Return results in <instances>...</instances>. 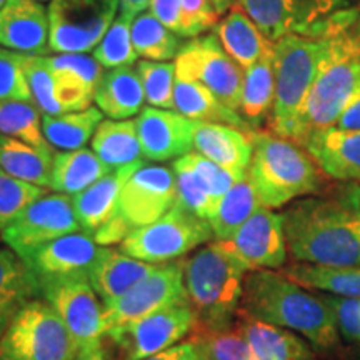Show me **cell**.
Returning a JSON list of instances; mask_svg holds the SVG:
<instances>
[{"label":"cell","mask_w":360,"mask_h":360,"mask_svg":"<svg viewBox=\"0 0 360 360\" xmlns=\"http://www.w3.org/2000/svg\"><path fill=\"white\" fill-rule=\"evenodd\" d=\"M132 42L139 57L154 62H169L177 57L182 49L179 35L169 30L150 11L142 12L134 19Z\"/></svg>","instance_id":"cell-38"},{"label":"cell","mask_w":360,"mask_h":360,"mask_svg":"<svg viewBox=\"0 0 360 360\" xmlns=\"http://www.w3.org/2000/svg\"><path fill=\"white\" fill-rule=\"evenodd\" d=\"M146 360H209L204 344L200 339L182 342V344L174 345L162 352L152 355Z\"/></svg>","instance_id":"cell-50"},{"label":"cell","mask_w":360,"mask_h":360,"mask_svg":"<svg viewBox=\"0 0 360 360\" xmlns=\"http://www.w3.org/2000/svg\"><path fill=\"white\" fill-rule=\"evenodd\" d=\"M103 247L82 231L69 233L37 249L24 262L39 285L52 282L89 281V274Z\"/></svg>","instance_id":"cell-18"},{"label":"cell","mask_w":360,"mask_h":360,"mask_svg":"<svg viewBox=\"0 0 360 360\" xmlns=\"http://www.w3.org/2000/svg\"><path fill=\"white\" fill-rule=\"evenodd\" d=\"M42 112L34 102H0V135L53 154L42 130Z\"/></svg>","instance_id":"cell-39"},{"label":"cell","mask_w":360,"mask_h":360,"mask_svg":"<svg viewBox=\"0 0 360 360\" xmlns=\"http://www.w3.org/2000/svg\"><path fill=\"white\" fill-rule=\"evenodd\" d=\"M195 327L191 300L169 305L141 321L110 332L109 337L124 350L125 360H146L174 347Z\"/></svg>","instance_id":"cell-17"},{"label":"cell","mask_w":360,"mask_h":360,"mask_svg":"<svg viewBox=\"0 0 360 360\" xmlns=\"http://www.w3.org/2000/svg\"><path fill=\"white\" fill-rule=\"evenodd\" d=\"M0 360H77V349L57 310L37 297L0 337Z\"/></svg>","instance_id":"cell-9"},{"label":"cell","mask_w":360,"mask_h":360,"mask_svg":"<svg viewBox=\"0 0 360 360\" xmlns=\"http://www.w3.org/2000/svg\"><path fill=\"white\" fill-rule=\"evenodd\" d=\"M247 177L267 209H281L330 187L328 177L304 147L270 132H252Z\"/></svg>","instance_id":"cell-5"},{"label":"cell","mask_w":360,"mask_h":360,"mask_svg":"<svg viewBox=\"0 0 360 360\" xmlns=\"http://www.w3.org/2000/svg\"><path fill=\"white\" fill-rule=\"evenodd\" d=\"M27 53L0 49V102H34L27 80Z\"/></svg>","instance_id":"cell-44"},{"label":"cell","mask_w":360,"mask_h":360,"mask_svg":"<svg viewBox=\"0 0 360 360\" xmlns=\"http://www.w3.org/2000/svg\"><path fill=\"white\" fill-rule=\"evenodd\" d=\"M44 195V187L12 177L0 169V232L19 217L32 202Z\"/></svg>","instance_id":"cell-43"},{"label":"cell","mask_w":360,"mask_h":360,"mask_svg":"<svg viewBox=\"0 0 360 360\" xmlns=\"http://www.w3.org/2000/svg\"><path fill=\"white\" fill-rule=\"evenodd\" d=\"M35 2H51V0H35Z\"/></svg>","instance_id":"cell-55"},{"label":"cell","mask_w":360,"mask_h":360,"mask_svg":"<svg viewBox=\"0 0 360 360\" xmlns=\"http://www.w3.org/2000/svg\"><path fill=\"white\" fill-rule=\"evenodd\" d=\"M142 155L148 160L180 159L193 150L197 120L187 119L177 110L147 107L135 119Z\"/></svg>","instance_id":"cell-20"},{"label":"cell","mask_w":360,"mask_h":360,"mask_svg":"<svg viewBox=\"0 0 360 360\" xmlns=\"http://www.w3.org/2000/svg\"><path fill=\"white\" fill-rule=\"evenodd\" d=\"M184 37H199L212 27H217L220 13L212 0H182Z\"/></svg>","instance_id":"cell-48"},{"label":"cell","mask_w":360,"mask_h":360,"mask_svg":"<svg viewBox=\"0 0 360 360\" xmlns=\"http://www.w3.org/2000/svg\"><path fill=\"white\" fill-rule=\"evenodd\" d=\"M199 339L209 360H259L236 326L217 334L199 335Z\"/></svg>","instance_id":"cell-45"},{"label":"cell","mask_w":360,"mask_h":360,"mask_svg":"<svg viewBox=\"0 0 360 360\" xmlns=\"http://www.w3.org/2000/svg\"><path fill=\"white\" fill-rule=\"evenodd\" d=\"M182 160L186 162L188 167H192L197 174L200 175V179L207 184V187L210 188V192L214 193V197L217 200L222 199V197L231 191V187L237 180H240L237 175H233L229 170L215 164V162L205 159L204 155H200L199 152L192 150L188 154L182 155Z\"/></svg>","instance_id":"cell-46"},{"label":"cell","mask_w":360,"mask_h":360,"mask_svg":"<svg viewBox=\"0 0 360 360\" xmlns=\"http://www.w3.org/2000/svg\"><path fill=\"white\" fill-rule=\"evenodd\" d=\"M304 148L328 179L360 182V130L326 129L310 135Z\"/></svg>","instance_id":"cell-23"},{"label":"cell","mask_w":360,"mask_h":360,"mask_svg":"<svg viewBox=\"0 0 360 360\" xmlns=\"http://www.w3.org/2000/svg\"><path fill=\"white\" fill-rule=\"evenodd\" d=\"M274 102H276V72H274V56H269L244 70L238 114L250 125L252 130L259 129L269 122Z\"/></svg>","instance_id":"cell-31"},{"label":"cell","mask_w":360,"mask_h":360,"mask_svg":"<svg viewBox=\"0 0 360 360\" xmlns=\"http://www.w3.org/2000/svg\"><path fill=\"white\" fill-rule=\"evenodd\" d=\"M109 165L89 148L58 152L53 155L51 188L56 193L75 195L110 172Z\"/></svg>","instance_id":"cell-32"},{"label":"cell","mask_w":360,"mask_h":360,"mask_svg":"<svg viewBox=\"0 0 360 360\" xmlns=\"http://www.w3.org/2000/svg\"><path fill=\"white\" fill-rule=\"evenodd\" d=\"M327 49L300 122L299 146L310 135L334 127L360 87V6L345 8L326 30Z\"/></svg>","instance_id":"cell-3"},{"label":"cell","mask_w":360,"mask_h":360,"mask_svg":"<svg viewBox=\"0 0 360 360\" xmlns=\"http://www.w3.org/2000/svg\"><path fill=\"white\" fill-rule=\"evenodd\" d=\"M212 2L215 8H217V12L222 15V13L229 12L236 4H238V0H212Z\"/></svg>","instance_id":"cell-53"},{"label":"cell","mask_w":360,"mask_h":360,"mask_svg":"<svg viewBox=\"0 0 360 360\" xmlns=\"http://www.w3.org/2000/svg\"><path fill=\"white\" fill-rule=\"evenodd\" d=\"M159 267L155 264L134 259L124 252L103 247L89 274V282L96 294L109 304L134 289L137 283Z\"/></svg>","instance_id":"cell-25"},{"label":"cell","mask_w":360,"mask_h":360,"mask_svg":"<svg viewBox=\"0 0 360 360\" xmlns=\"http://www.w3.org/2000/svg\"><path fill=\"white\" fill-rule=\"evenodd\" d=\"M321 297L334 315L339 334L347 340L360 342V297Z\"/></svg>","instance_id":"cell-47"},{"label":"cell","mask_w":360,"mask_h":360,"mask_svg":"<svg viewBox=\"0 0 360 360\" xmlns=\"http://www.w3.org/2000/svg\"><path fill=\"white\" fill-rule=\"evenodd\" d=\"M6 2H7V0H0V8L4 7V4H6Z\"/></svg>","instance_id":"cell-54"},{"label":"cell","mask_w":360,"mask_h":360,"mask_svg":"<svg viewBox=\"0 0 360 360\" xmlns=\"http://www.w3.org/2000/svg\"><path fill=\"white\" fill-rule=\"evenodd\" d=\"M227 242L252 272L281 269L287 260L283 217L267 207H260Z\"/></svg>","instance_id":"cell-19"},{"label":"cell","mask_w":360,"mask_h":360,"mask_svg":"<svg viewBox=\"0 0 360 360\" xmlns=\"http://www.w3.org/2000/svg\"><path fill=\"white\" fill-rule=\"evenodd\" d=\"M327 49L326 35H287L274 45L276 102L267 127L277 137L299 146L300 122Z\"/></svg>","instance_id":"cell-6"},{"label":"cell","mask_w":360,"mask_h":360,"mask_svg":"<svg viewBox=\"0 0 360 360\" xmlns=\"http://www.w3.org/2000/svg\"><path fill=\"white\" fill-rule=\"evenodd\" d=\"M148 11L169 30H172L179 37H184L182 0H152Z\"/></svg>","instance_id":"cell-49"},{"label":"cell","mask_w":360,"mask_h":360,"mask_svg":"<svg viewBox=\"0 0 360 360\" xmlns=\"http://www.w3.org/2000/svg\"><path fill=\"white\" fill-rule=\"evenodd\" d=\"M359 6H360V0H359Z\"/></svg>","instance_id":"cell-56"},{"label":"cell","mask_w":360,"mask_h":360,"mask_svg":"<svg viewBox=\"0 0 360 360\" xmlns=\"http://www.w3.org/2000/svg\"><path fill=\"white\" fill-rule=\"evenodd\" d=\"M193 150L244 179L252 160V134L227 124L197 122Z\"/></svg>","instance_id":"cell-24"},{"label":"cell","mask_w":360,"mask_h":360,"mask_svg":"<svg viewBox=\"0 0 360 360\" xmlns=\"http://www.w3.org/2000/svg\"><path fill=\"white\" fill-rule=\"evenodd\" d=\"M220 45L224 51L232 57V60L242 70L257 64L260 58L274 56V42L260 32L257 25L244 12L238 4H236L227 15L215 27Z\"/></svg>","instance_id":"cell-26"},{"label":"cell","mask_w":360,"mask_h":360,"mask_svg":"<svg viewBox=\"0 0 360 360\" xmlns=\"http://www.w3.org/2000/svg\"><path fill=\"white\" fill-rule=\"evenodd\" d=\"M282 274L304 289L327 292L337 297H360V265L327 267L295 262L283 267Z\"/></svg>","instance_id":"cell-35"},{"label":"cell","mask_w":360,"mask_h":360,"mask_svg":"<svg viewBox=\"0 0 360 360\" xmlns=\"http://www.w3.org/2000/svg\"><path fill=\"white\" fill-rule=\"evenodd\" d=\"M0 45L27 56L51 51L49 11L35 0H7L0 8Z\"/></svg>","instance_id":"cell-21"},{"label":"cell","mask_w":360,"mask_h":360,"mask_svg":"<svg viewBox=\"0 0 360 360\" xmlns=\"http://www.w3.org/2000/svg\"><path fill=\"white\" fill-rule=\"evenodd\" d=\"M132 22L134 19L119 13L114 24L103 35L101 44L94 49L92 57L103 69H119V67L134 65L137 62L139 56L132 42Z\"/></svg>","instance_id":"cell-40"},{"label":"cell","mask_w":360,"mask_h":360,"mask_svg":"<svg viewBox=\"0 0 360 360\" xmlns=\"http://www.w3.org/2000/svg\"><path fill=\"white\" fill-rule=\"evenodd\" d=\"M238 6L270 42L287 35L322 37L332 19L352 0H238Z\"/></svg>","instance_id":"cell-11"},{"label":"cell","mask_w":360,"mask_h":360,"mask_svg":"<svg viewBox=\"0 0 360 360\" xmlns=\"http://www.w3.org/2000/svg\"><path fill=\"white\" fill-rule=\"evenodd\" d=\"M47 300L64 321L77 349V360H107L103 350V309L89 281L52 282L40 285Z\"/></svg>","instance_id":"cell-12"},{"label":"cell","mask_w":360,"mask_h":360,"mask_svg":"<svg viewBox=\"0 0 360 360\" xmlns=\"http://www.w3.org/2000/svg\"><path fill=\"white\" fill-rule=\"evenodd\" d=\"M334 127L340 130H360V87L349 101L347 107L342 110Z\"/></svg>","instance_id":"cell-51"},{"label":"cell","mask_w":360,"mask_h":360,"mask_svg":"<svg viewBox=\"0 0 360 360\" xmlns=\"http://www.w3.org/2000/svg\"><path fill=\"white\" fill-rule=\"evenodd\" d=\"M146 164L143 160L134 162L130 165L110 170L109 174L98 179L96 184L85 188V191L72 195L75 215L80 224V231L94 237L98 229L109 224L119 209L120 193L127 180L132 177L137 169Z\"/></svg>","instance_id":"cell-22"},{"label":"cell","mask_w":360,"mask_h":360,"mask_svg":"<svg viewBox=\"0 0 360 360\" xmlns=\"http://www.w3.org/2000/svg\"><path fill=\"white\" fill-rule=\"evenodd\" d=\"M184 300H188V295L184 285L182 262L160 264L127 294L103 304V335Z\"/></svg>","instance_id":"cell-16"},{"label":"cell","mask_w":360,"mask_h":360,"mask_svg":"<svg viewBox=\"0 0 360 360\" xmlns=\"http://www.w3.org/2000/svg\"><path fill=\"white\" fill-rule=\"evenodd\" d=\"M79 231L80 224L70 197L65 193H45L8 224L0 236L8 249L24 260L49 242Z\"/></svg>","instance_id":"cell-15"},{"label":"cell","mask_w":360,"mask_h":360,"mask_svg":"<svg viewBox=\"0 0 360 360\" xmlns=\"http://www.w3.org/2000/svg\"><path fill=\"white\" fill-rule=\"evenodd\" d=\"M94 102L103 115L114 120H127L141 114L146 103V92L137 69L127 65L105 72Z\"/></svg>","instance_id":"cell-27"},{"label":"cell","mask_w":360,"mask_h":360,"mask_svg":"<svg viewBox=\"0 0 360 360\" xmlns=\"http://www.w3.org/2000/svg\"><path fill=\"white\" fill-rule=\"evenodd\" d=\"M184 285L195 314L199 335L217 334L233 327L238 319L249 267L227 240L202 247L182 262Z\"/></svg>","instance_id":"cell-4"},{"label":"cell","mask_w":360,"mask_h":360,"mask_svg":"<svg viewBox=\"0 0 360 360\" xmlns=\"http://www.w3.org/2000/svg\"><path fill=\"white\" fill-rule=\"evenodd\" d=\"M175 204L177 184L174 169L143 164L124 186L114 219L94 233V240L102 247L122 244L137 229L164 217Z\"/></svg>","instance_id":"cell-8"},{"label":"cell","mask_w":360,"mask_h":360,"mask_svg":"<svg viewBox=\"0 0 360 360\" xmlns=\"http://www.w3.org/2000/svg\"><path fill=\"white\" fill-rule=\"evenodd\" d=\"M283 217L287 249L297 262L360 265V184L340 182L292 202Z\"/></svg>","instance_id":"cell-1"},{"label":"cell","mask_w":360,"mask_h":360,"mask_svg":"<svg viewBox=\"0 0 360 360\" xmlns=\"http://www.w3.org/2000/svg\"><path fill=\"white\" fill-rule=\"evenodd\" d=\"M238 319L236 327L259 360H314L309 345L292 330L249 317Z\"/></svg>","instance_id":"cell-29"},{"label":"cell","mask_w":360,"mask_h":360,"mask_svg":"<svg viewBox=\"0 0 360 360\" xmlns=\"http://www.w3.org/2000/svg\"><path fill=\"white\" fill-rule=\"evenodd\" d=\"M92 150L110 169H119L142 160V147L135 119L102 120L92 137Z\"/></svg>","instance_id":"cell-33"},{"label":"cell","mask_w":360,"mask_h":360,"mask_svg":"<svg viewBox=\"0 0 360 360\" xmlns=\"http://www.w3.org/2000/svg\"><path fill=\"white\" fill-rule=\"evenodd\" d=\"M214 238L209 220L175 204L164 217L137 229L120 244V252L148 264H165L184 257Z\"/></svg>","instance_id":"cell-10"},{"label":"cell","mask_w":360,"mask_h":360,"mask_svg":"<svg viewBox=\"0 0 360 360\" xmlns=\"http://www.w3.org/2000/svg\"><path fill=\"white\" fill-rule=\"evenodd\" d=\"M53 155L17 139L0 135V169L24 182L51 187Z\"/></svg>","instance_id":"cell-34"},{"label":"cell","mask_w":360,"mask_h":360,"mask_svg":"<svg viewBox=\"0 0 360 360\" xmlns=\"http://www.w3.org/2000/svg\"><path fill=\"white\" fill-rule=\"evenodd\" d=\"M40 297V285L12 249H0V337L25 304Z\"/></svg>","instance_id":"cell-28"},{"label":"cell","mask_w":360,"mask_h":360,"mask_svg":"<svg viewBox=\"0 0 360 360\" xmlns=\"http://www.w3.org/2000/svg\"><path fill=\"white\" fill-rule=\"evenodd\" d=\"M150 2L152 0H117L120 15L129 17V19H135L142 12H146L150 7Z\"/></svg>","instance_id":"cell-52"},{"label":"cell","mask_w":360,"mask_h":360,"mask_svg":"<svg viewBox=\"0 0 360 360\" xmlns=\"http://www.w3.org/2000/svg\"><path fill=\"white\" fill-rule=\"evenodd\" d=\"M141 75L146 102L154 109L175 110L174 92H175V64L172 62H154L142 60L135 65Z\"/></svg>","instance_id":"cell-42"},{"label":"cell","mask_w":360,"mask_h":360,"mask_svg":"<svg viewBox=\"0 0 360 360\" xmlns=\"http://www.w3.org/2000/svg\"><path fill=\"white\" fill-rule=\"evenodd\" d=\"M238 317L297 332L321 352L330 354L340 347L335 319L322 297L272 270L247 274Z\"/></svg>","instance_id":"cell-2"},{"label":"cell","mask_w":360,"mask_h":360,"mask_svg":"<svg viewBox=\"0 0 360 360\" xmlns=\"http://www.w3.org/2000/svg\"><path fill=\"white\" fill-rule=\"evenodd\" d=\"M262 207L249 177L237 180L209 219L215 240H231L238 229Z\"/></svg>","instance_id":"cell-37"},{"label":"cell","mask_w":360,"mask_h":360,"mask_svg":"<svg viewBox=\"0 0 360 360\" xmlns=\"http://www.w3.org/2000/svg\"><path fill=\"white\" fill-rule=\"evenodd\" d=\"M51 52L87 53L117 19V0H51Z\"/></svg>","instance_id":"cell-13"},{"label":"cell","mask_w":360,"mask_h":360,"mask_svg":"<svg viewBox=\"0 0 360 360\" xmlns=\"http://www.w3.org/2000/svg\"><path fill=\"white\" fill-rule=\"evenodd\" d=\"M172 169L177 184V204L186 207L197 217L209 220L219 204L214 193L200 179V175L182 160V157L174 162Z\"/></svg>","instance_id":"cell-41"},{"label":"cell","mask_w":360,"mask_h":360,"mask_svg":"<svg viewBox=\"0 0 360 360\" xmlns=\"http://www.w3.org/2000/svg\"><path fill=\"white\" fill-rule=\"evenodd\" d=\"M27 80L44 115H62L92 107L103 67L87 53L29 56Z\"/></svg>","instance_id":"cell-7"},{"label":"cell","mask_w":360,"mask_h":360,"mask_svg":"<svg viewBox=\"0 0 360 360\" xmlns=\"http://www.w3.org/2000/svg\"><path fill=\"white\" fill-rule=\"evenodd\" d=\"M103 120L98 107H89L85 110L69 112L62 115H42V130L45 141L52 148L62 152L79 150L92 141L94 134Z\"/></svg>","instance_id":"cell-36"},{"label":"cell","mask_w":360,"mask_h":360,"mask_svg":"<svg viewBox=\"0 0 360 360\" xmlns=\"http://www.w3.org/2000/svg\"><path fill=\"white\" fill-rule=\"evenodd\" d=\"M175 110L197 122L227 124L252 134L254 130L238 112L229 109L215 94L195 80L175 79Z\"/></svg>","instance_id":"cell-30"},{"label":"cell","mask_w":360,"mask_h":360,"mask_svg":"<svg viewBox=\"0 0 360 360\" xmlns=\"http://www.w3.org/2000/svg\"><path fill=\"white\" fill-rule=\"evenodd\" d=\"M174 64L179 79L205 85L229 109L238 112L244 70L224 51L217 35L195 37L182 45Z\"/></svg>","instance_id":"cell-14"}]
</instances>
